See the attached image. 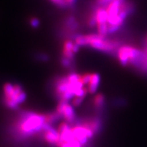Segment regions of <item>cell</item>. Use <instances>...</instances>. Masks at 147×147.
I'll return each mask as SVG.
<instances>
[{
  "label": "cell",
  "instance_id": "1",
  "mask_svg": "<svg viewBox=\"0 0 147 147\" xmlns=\"http://www.w3.org/2000/svg\"><path fill=\"white\" fill-rule=\"evenodd\" d=\"M45 123V114L22 111L14 123L13 134L16 138L26 140L42 134Z\"/></svg>",
  "mask_w": 147,
  "mask_h": 147
},
{
  "label": "cell",
  "instance_id": "2",
  "mask_svg": "<svg viewBox=\"0 0 147 147\" xmlns=\"http://www.w3.org/2000/svg\"><path fill=\"white\" fill-rule=\"evenodd\" d=\"M27 95L21 84L5 82L3 86V104L10 110H17L27 100Z\"/></svg>",
  "mask_w": 147,
  "mask_h": 147
},
{
  "label": "cell",
  "instance_id": "3",
  "mask_svg": "<svg viewBox=\"0 0 147 147\" xmlns=\"http://www.w3.org/2000/svg\"><path fill=\"white\" fill-rule=\"evenodd\" d=\"M88 46L95 50L102 51L106 53L113 54L117 49H119L120 42L115 40L105 39L98 34H91L87 35Z\"/></svg>",
  "mask_w": 147,
  "mask_h": 147
},
{
  "label": "cell",
  "instance_id": "4",
  "mask_svg": "<svg viewBox=\"0 0 147 147\" xmlns=\"http://www.w3.org/2000/svg\"><path fill=\"white\" fill-rule=\"evenodd\" d=\"M55 111L61 116L64 121L67 122L71 125H73L76 122L78 117L75 111L74 107L69 102L59 101Z\"/></svg>",
  "mask_w": 147,
  "mask_h": 147
},
{
  "label": "cell",
  "instance_id": "5",
  "mask_svg": "<svg viewBox=\"0 0 147 147\" xmlns=\"http://www.w3.org/2000/svg\"><path fill=\"white\" fill-rule=\"evenodd\" d=\"M140 50L130 46H123L117 51V57L123 66H127L130 61L135 59L141 53Z\"/></svg>",
  "mask_w": 147,
  "mask_h": 147
},
{
  "label": "cell",
  "instance_id": "6",
  "mask_svg": "<svg viewBox=\"0 0 147 147\" xmlns=\"http://www.w3.org/2000/svg\"><path fill=\"white\" fill-rule=\"evenodd\" d=\"M41 134L43 140L51 146H57L59 142L60 134L57 129H55L53 125L45 123Z\"/></svg>",
  "mask_w": 147,
  "mask_h": 147
},
{
  "label": "cell",
  "instance_id": "7",
  "mask_svg": "<svg viewBox=\"0 0 147 147\" xmlns=\"http://www.w3.org/2000/svg\"><path fill=\"white\" fill-rule=\"evenodd\" d=\"M106 104V97L103 93H99L95 95L92 101V104H93V109L96 111L97 115H102L101 114L103 113Z\"/></svg>",
  "mask_w": 147,
  "mask_h": 147
},
{
  "label": "cell",
  "instance_id": "8",
  "mask_svg": "<svg viewBox=\"0 0 147 147\" xmlns=\"http://www.w3.org/2000/svg\"><path fill=\"white\" fill-rule=\"evenodd\" d=\"M121 3L119 0H115L112 3H110L108 6L106 7V10L108 14V19L117 17L119 16V12L121 10Z\"/></svg>",
  "mask_w": 147,
  "mask_h": 147
},
{
  "label": "cell",
  "instance_id": "9",
  "mask_svg": "<svg viewBox=\"0 0 147 147\" xmlns=\"http://www.w3.org/2000/svg\"><path fill=\"white\" fill-rule=\"evenodd\" d=\"M101 81V78L99 74L92 73L91 79L87 85V89L89 93L95 94L98 90Z\"/></svg>",
  "mask_w": 147,
  "mask_h": 147
},
{
  "label": "cell",
  "instance_id": "10",
  "mask_svg": "<svg viewBox=\"0 0 147 147\" xmlns=\"http://www.w3.org/2000/svg\"><path fill=\"white\" fill-rule=\"evenodd\" d=\"M74 43L71 40H67L64 42L63 46V50H62V54L63 57L69 59L71 61L74 59V54L73 51V47Z\"/></svg>",
  "mask_w": 147,
  "mask_h": 147
},
{
  "label": "cell",
  "instance_id": "11",
  "mask_svg": "<svg viewBox=\"0 0 147 147\" xmlns=\"http://www.w3.org/2000/svg\"><path fill=\"white\" fill-rule=\"evenodd\" d=\"M95 13L96 16L97 24L107 23L108 14L106 8H104V7H98V8H97L96 10L95 11Z\"/></svg>",
  "mask_w": 147,
  "mask_h": 147
},
{
  "label": "cell",
  "instance_id": "12",
  "mask_svg": "<svg viewBox=\"0 0 147 147\" xmlns=\"http://www.w3.org/2000/svg\"><path fill=\"white\" fill-rule=\"evenodd\" d=\"M45 116L46 123L51 125H53L60 119H61V116L55 110L53 112H50V113L45 114Z\"/></svg>",
  "mask_w": 147,
  "mask_h": 147
},
{
  "label": "cell",
  "instance_id": "13",
  "mask_svg": "<svg viewBox=\"0 0 147 147\" xmlns=\"http://www.w3.org/2000/svg\"><path fill=\"white\" fill-rule=\"evenodd\" d=\"M97 32L98 34L100 35L101 36L105 37L108 34V23H98L97 25Z\"/></svg>",
  "mask_w": 147,
  "mask_h": 147
},
{
  "label": "cell",
  "instance_id": "14",
  "mask_svg": "<svg viewBox=\"0 0 147 147\" xmlns=\"http://www.w3.org/2000/svg\"><path fill=\"white\" fill-rule=\"evenodd\" d=\"M75 43L79 47H87L88 46V40L87 35H77L75 37Z\"/></svg>",
  "mask_w": 147,
  "mask_h": 147
},
{
  "label": "cell",
  "instance_id": "15",
  "mask_svg": "<svg viewBox=\"0 0 147 147\" xmlns=\"http://www.w3.org/2000/svg\"><path fill=\"white\" fill-rule=\"evenodd\" d=\"M65 25L67 28H69L71 30H75L78 27V23L74 16H70L67 17L65 20Z\"/></svg>",
  "mask_w": 147,
  "mask_h": 147
},
{
  "label": "cell",
  "instance_id": "16",
  "mask_svg": "<svg viewBox=\"0 0 147 147\" xmlns=\"http://www.w3.org/2000/svg\"><path fill=\"white\" fill-rule=\"evenodd\" d=\"M97 19H96V16H95V12H93L90 14L89 18L87 20V25L88 26L91 28H93L95 26H97Z\"/></svg>",
  "mask_w": 147,
  "mask_h": 147
},
{
  "label": "cell",
  "instance_id": "17",
  "mask_svg": "<svg viewBox=\"0 0 147 147\" xmlns=\"http://www.w3.org/2000/svg\"><path fill=\"white\" fill-rule=\"evenodd\" d=\"M84 99H85V97H74L71 100V104L74 108L79 107L84 102Z\"/></svg>",
  "mask_w": 147,
  "mask_h": 147
},
{
  "label": "cell",
  "instance_id": "18",
  "mask_svg": "<svg viewBox=\"0 0 147 147\" xmlns=\"http://www.w3.org/2000/svg\"><path fill=\"white\" fill-rule=\"evenodd\" d=\"M114 1L115 0H97L96 2L97 4L98 5V7H106ZM119 1L123 3L125 1V0H119Z\"/></svg>",
  "mask_w": 147,
  "mask_h": 147
},
{
  "label": "cell",
  "instance_id": "19",
  "mask_svg": "<svg viewBox=\"0 0 147 147\" xmlns=\"http://www.w3.org/2000/svg\"><path fill=\"white\" fill-rule=\"evenodd\" d=\"M92 73H84L83 74L81 75V82L82 84H84V86L88 85L89 82L90 81V79H91Z\"/></svg>",
  "mask_w": 147,
  "mask_h": 147
},
{
  "label": "cell",
  "instance_id": "20",
  "mask_svg": "<svg viewBox=\"0 0 147 147\" xmlns=\"http://www.w3.org/2000/svg\"><path fill=\"white\" fill-rule=\"evenodd\" d=\"M72 61H73L69 59L62 57L61 60V64L65 68H69V67H71V65H72Z\"/></svg>",
  "mask_w": 147,
  "mask_h": 147
},
{
  "label": "cell",
  "instance_id": "21",
  "mask_svg": "<svg viewBox=\"0 0 147 147\" xmlns=\"http://www.w3.org/2000/svg\"><path fill=\"white\" fill-rule=\"evenodd\" d=\"M51 2L54 3L55 5H57L59 8H65L67 7L65 0H50Z\"/></svg>",
  "mask_w": 147,
  "mask_h": 147
},
{
  "label": "cell",
  "instance_id": "22",
  "mask_svg": "<svg viewBox=\"0 0 147 147\" xmlns=\"http://www.w3.org/2000/svg\"><path fill=\"white\" fill-rule=\"evenodd\" d=\"M29 23L30 25L34 28H38L40 25V21L37 18H32L29 20Z\"/></svg>",
  "mask_w": 147,
  "mask_h": 147
},
{
  "label": "cell",
  "instance_id": "23",
  "mask_svg": "<svg viewBox=\"0 0 147 147\" xmlns=\"http://www.w3.org/2000/svg\"><path fill=\"white\" fill-rule=\"evenodd\" d=\"M67 7L74 6L76 3V0H65Z\"/></svg>",
  "mask_w": 147,
  "mask_h": 147
},
{
  "label": "cell",
  "instance_id": "24",
  "mask_svg": "<svg viewBox=\"0 0 147 147\" xmlns=\"http://www.w3.org/2000/svg\"><path fill=\"white\" fill-rule=\"evenodd\" d=\"M79 49H80V47H79V46L77 45V44L74 43V47H73V51H74V53H78V51H79Z\"/></svg>",
  "mask_w": 147,
  "mask_h": 147
}]
</instances>
